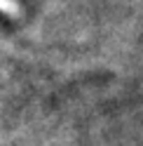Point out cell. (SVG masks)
<instances>
[{
  "mask_svg": "<svg viewBox=\"0 0 143 146\" xmlns=\"http://www.w3.org/2000/svg\"><path fill=\"white\" fill-rule=\"evenodd\" d=\"M0 14L16 17L19 14V0H0Z\"/></svg>",
  "mask_w": 143,
  "mask_h": 146,
  "instance_id": "6da1fadb",
  "label": "cell"
}]
</instances>
